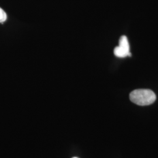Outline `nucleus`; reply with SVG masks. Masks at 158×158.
Listing matches in <instances>:
<instances>
[{"label": "nucleus", "mask_w": 158, "mask_h": 158, "mask_svg": "<svg viewBox=\"0 0 158 158\" xmlns=\"http://www.w3.org/2000/svg\"><path fill=\"white\" fill-rule=\"evenodd\" d=\"M130 100L141 106H149L156 99L155 93L149 89H137L132 91L130 94Z\"/></svg>", "instance_id": "1"}, {"label": "nucleus", "mask_w": 158, "mask_h": 158, "mask_svg": "<svg viewBox=\"0 0 158 158\" xmlns=\"http://www.w3.org/2000/svg\"><path fill=\"white\" fill-rule=\"evenodd\" d=\"M114 55L119 58L131 56L130 47L128 40L126 36H122L119 41V46H117L114 51Z\"/></svg>", "instance_id": "2"}, {"label": "nucleus", "mask_w": 158, "mask_h": 158, "mask_svg": "<svg viewBox=\"0 0 158 158\" xmlns=\"http://www.w3.org/2000/svg\"><path fill=\"white\" fill-rule=\"evenodd\" d=\"M7 19V15L6 12L4 11L1 8H0V23H4Z\"/></svg>", "instance_id": "3"}, {"label": "nucleus", "mask_w": 158, "mask_h": 158, "mask_svg": "<svg viewBox=\"0 0 158 158\" xmlns=\"http://www.w3.org/2000/svg\"><path fill=\"white\" fill-rule=\"evenodd\" d=\"M76 158V157H74V158Z\"/></svg>", "instance_id": "4"}]
</instances>
